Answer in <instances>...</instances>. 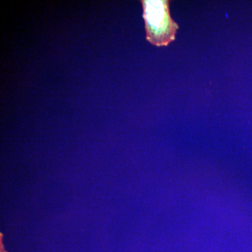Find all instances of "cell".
<instances>
[{
    "instance_id": "1",
    "label": "cell",
    "mask_w": 252,
    "mask_h": 252,
    "mask_svg": "<svg viewBox=\"0 0 252 252\" xmlns=\"http://www.w3.org/2000/svg\"><path fill=\"white\" fill-rule=\"evenodd\" d=\"M143 18L147 39L153 45L165 46L175 40L179 26L170 14L167 0H143Z\"/></svg>"
}]
</instances>
